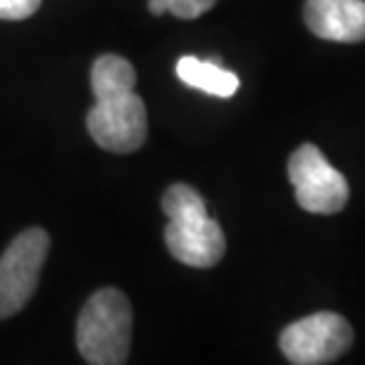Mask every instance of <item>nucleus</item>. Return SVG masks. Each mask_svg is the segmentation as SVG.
<instances>
[{
    "label": "nucleus",
    "instance_id": "nucleus-1",
    "mask_svg": "<svg viewBox=\"0 0 365 365\" xmlns=\"http://www.w3.org/2000/svg\"><path fill=\"white\" fill-rule=\"evenodd\" d=\"M163 212L168 215L165 245L177 262L193 269H210L222 262L227 238L193 186L182 182L170 186L163 193Z\"/></svg>",
    "mask_w": 365,
    "mask_h": 365
},
{
    "label": "nucleus",
    "instance_id": "nucleus-2",
    "mask_svg": "<svg viewBox=\"0 0 365 365\" xmlns=\"http://www.w3.org/2000/svg\"><path fill=\"white\" fill-rule=\"evenodd\" d=\"M76 344L88 365H125L132 344V307L115 287H102L85 302Z\"/></svg>",
    "mask_w": 365,
    "mask_h": 365
},
{
    "label": "nucleus",
    "instance_id": "nucleus-3",
    "mask_svg": "<svg viewBox=\"0 0 365 365\" xmlns=\"http://www.w3.org/2000/svg\"><path fill=\"white\" fill-rule=\"evenodd\" d=\"M50 252V234L31 227L7 245L0 257V321L19 314L34 297L43 264Z\"/></svg>",
    "mask_w": 365,
    "mask_h": 365
},
{
    "label": "nucleus",
    "instance_id": "nucleus-4",
    "mask_svg": "<svg viewBox=\"0 0 365 365\" xmlns=\"http://www.w3.org/2000/svg\"><path fill=\"white\" fill-rule=\"evenodd\" d=\"M88 132L104 151L135 153L149 135L144 99L135 90L95 97L88 113Z\"/></svg>",
    "mask_w": 365,
    "mask_h": 365
},
{
    "label": "nucleus",
    "instance_id": "nucleus-5",
    "mask_svg": "<svg viewBox=\"0 0 365 365\" xmlns=\"http://www.w3.org/2000/svg\"><path fill=\"white\" fill-rule=\"evenodd\" d=\"M278 344L292 365H328L351 349L354 328L335 312H318L287 325Z\"/></svg>",
    "mask_w": 365,
    "mask_h": 365
},
{
    "label": "nucleus",
    "instance_id": "nucleus-6",
    "mask_svg": "<svg viewBox=\"0 0 365 365\" xmlns=\"http://www.w3.org/2000/svg\"><path fill=\"white\" fill-rule=\"evenodd\" d=\"M287 177L302 210L312 215H337L344 210L349 182L337 168L330 165L318 146L302 144L287 160Z\"/></svg>",
    "mask_w": 365,
    "mask_h": 365
},
{
    "label": "nucleus",
    "instance_id": "nucleus-7",
    "mask_svg": "<svg viewBox=\"0 0 365 365\" xmlns=\"http://www.w3.org/2000/svg\"><path fill=\"white\" fill-rule=\"evenodd\" d=\"M304 21L314 36L335 43L365 41V0H307Z\"/></svg>",
    "mask_w": 365,
    "mask_h": 365
},
{
    "label": "nucleus",
    "instance_id": "nucleus-8",
    "mask_svg": "<svg viewBox=\"0 0 365 365\" xmlns=\"http://www.w3.org/2000/svg\"><path fill=\"white\" fill-rule=\"evenodd\" d=\"M177 78L184 85H189V88H196L200 92H207V95L224 97V99L234 97L240 88L238 76L234 71H229V68L220 66V61L198 59L191 57V54H186V57L177 61Z\"/></svg>",
    "mask_w": 365,
    "mask_h": 365
},
{
    "label": "nucleus",
    "instance_id": "nucleus-9",
    "mask_svg": "<svg viewBox=\"0 0 365 365\" xmlns=\"http://www.w3.org/2000/svg\"><path fill=\"white\" fill-rule=\"evenodd\" d=\"M135 83H137L135 66L125 57H120V54H102L92 64L90 85L95 97L108 95V92L135 90Z\"/></svg>",
    "mask_w": 365,
    "mask_h": 365
},
{
    "label": "nucleus",
    "instance_id": "nucleus-10",
    "mask_svg": "<svg viewBox=\"0 0 365 365\" xmlns=\"http://www.w3.org/2000/svg\"><path fill=\"white\" fill-rule=\"evenodd\" d=\"M165 10L180 19H198L200 14L210 12L217 0H163Z\"/></svg>",
    "mask_w": 365,
    "mask_h": 365
},
{
    "label": "nucleus",
    "instance_id": "nucleus-11",
    "mask_svg": "<svg viewBox=\"0 0 365 365\" xmlns=\"http://www.w3.org/2000/svg\"><path fill=\"white\" fill-rule=\"evenodd\" d=\"M43 0H0V19L7 21H19L31 17Z\"/></svg>",
    "mask_w": 365,
    "mask_h": 365
}]
</instances>
